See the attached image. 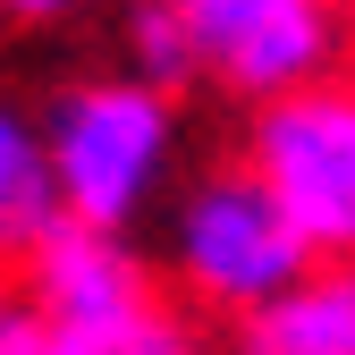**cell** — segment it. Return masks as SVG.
Segmentation results:
<instances>
[{"instance_id":"8","label":"cell","mask_w":355,"mask_h":355,"mask_svg":"<svg viewBox=\"0 0 355 355\" xmlns=\"http://www.w3.org/2000/svg\"><path fill=\"white\" fill-rule=\"evenodd\" d=\"M119 9V0H0V17H9L17 34H85L102 26Z\"/></svg>"},{"instance_id":"11","label":"cell","mask_w":355,"mask_h":355,"mask_svg":"<svg viewBox=\"0 0 355 355\" xmlns=\"http://www.w3.org/2000/svg\"><path fill=\"white\" fill-rule=\"evenodd\" d=\"M0 34H9V17H0Z\"/></svg>"},{"instance_id":"9","label":"cell","mask_w":355,"mask_h":355,"mask_svg":"<svg viewBox=\"0 0 355 355\" xmlns=\"http://www.w3.org/2000/svg\"><path fill=\"white\" fill-rule=\"evenodd\" d=\"M0 355H42V330H34V313H26L9 271H0Z\"/></svg>"},{"instance_id":"6","label":"cell","mask_w":355,"mask_h":355,"mask_svg":"<svg viewBox=\"0 0 355 355\" xmlns=\"http://www.w3.org/2000/svg\"><path fill=\"white\" fill-rule=\"evenodd\" d=\"M42 355H211V347H203V322L187 304H169V288H153L136 304H119V313L42 330Z\"/></svg>"},{"instance_id":"10","label":"cell","mask_w":355,"mask_h":355,"mask_svg":"<svg viewBox=\"0 0 355 355\" xmlns=\"http://www.w3.org/2000/svg\"><path fill=\"white\" fill-rule=\"evenodd\" d=\"M161 9H178V17H187V9H203V0H161Z\"/></svg>"},{"instance_id":"4","label":"cell","mask_w":355,"mask_h":355,"mask_svg":"<svg viewBox=\"0 0 355 355\" xmlns=\"http://www.w3.org/2000/svg\"><path fill=\"white\" fill-rule=\"evenodd\" d=\"M178 26L195 51V94H220L237 110L347 76L355 60V0H203Z\"/></svg>"},{"instance_id":"2","label":"cell","mask_w":355,"mask_h":355,"mask_svg":"<svg viewBox=\"0 0 355 355\" xmlns=\"http://www.w3.org/2000/svg\"><path fill=\"white\" fill-rule=\"evenodd\" d=\"M161 245H153V279L169 288V304H187L195 322H245L254 304H271L313 245L296 237V220L262 195V178L229 153L203 169H178V187L161 195Z\"/></svg>"},{"instance_id":"1","label":"cell","mask_w":355,"mask_h":355,"mask_svg":"<svg viewBox=\"0 0 355 355\" xmlns=\"http://www.w3.org/2000/svg\"><path fill=\"white\" fill-rule=\"evenodd\" d=\"M34 136L60 220L136 237L187 169V94L136 76L127 60H94L34 102Z\"/></svg>"},{"instance_id":"7","label":"cell","mask_w":355,"mask_h":355,"mask_svg":"<svg viewBox=\"0 0 355 355\" xmlns=\"http://www.w3.org/2000/svg\"><path fill=\"white\" fill-rule=\"evenodd\" d=\"M51 220V178H42V136L34 102L0 85V271L34 245V229Z\"/></svg>"},{"instance_id":"3","label":"cell","mask_w":355,"mask_h":355,"mask_svg":"<svg viewBox=\"0 0 355 355\" xmlns=\"http://www.w3.org/2000/svg\"><path fill=\"white\" fill-rule=\"evenodd\" d=\"M237 161L313 254H355V76H322L245 110Z\"/></svg>"},{"instance_id":"5","label":"cell","mask_w":355,"mask_h":355,"mask_svg":"<svg viewBox=\"0 0 355 355\" xmlns=\"http://www.w3.org/2000/svg\"><path fill=\"white\" fill-rule=\"evenodd\" d=\"M237 355H355V254H313L304 271L229 322Z\"/></svg>"}]
</instances>
